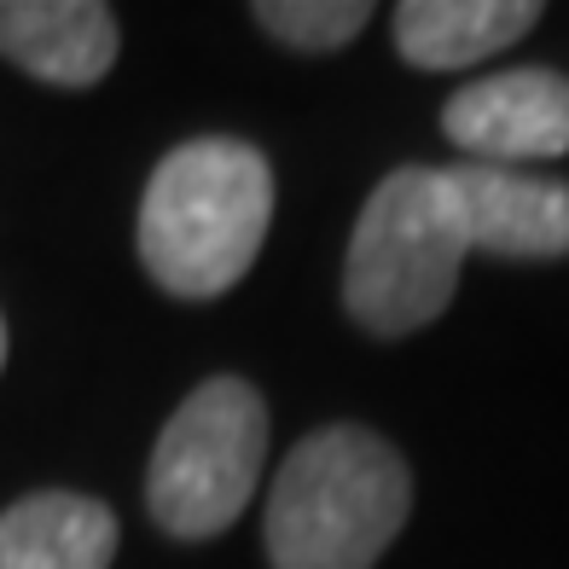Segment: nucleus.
Segmentation results:
<instances>
[{
  "instance_id": "nucleus-9",
  "label": "nucleus",
  "mask_w": 569,
  "mask_h": 569,
  "mask_svg": "<svg viewBox=\"0 0 569 569\" xmlns=\"http://www.w3.org/2000/svg\"><path fill=\"white\" fill-rule=\"evenodd\" d=\"M535 23V0H407L396 7V53L419 70H465L523 41Z\"/></svg>"
},
{
  "instance_id": "nucleus-7",
  "label": "nucleus",
  "mask_w": 569,
  "mask_h": 569,
  "mask_svg": "<svg viewBox=\"0 0 569 569\" xmlns=\"http://www.w3.org/2000/svg\"><path fill=\"white\" fill-rule=\"evenodd\" d=\"M117 18L99 0H0V59L36 82L93 88L117 59Z\"/></svg>"
},
{
  "instance_id": "nucleus-4",
  "label": "nucleus",
  "mask_w": 569,
  "mask_h": 569,
  "mask_svg": "<svg viewBox=\"0 0 569 569\" xmlns=\"http://www.w3.org/2000/svg\"><path fill=\"white\" fill-rule=\"evenodd\" d=\"M268 459V407L244 378H203L174 407L151 448L146 506L158 529L174 540H210L227 523H239L262 482Z\"/></svg>"
},
{
  "instance_id": "nucleus-11",
  "label": "nucleus",
  "mask_w": 569,
  "mask_h": 569,
  "mask_svg": "<svg viewBox=\"0 0 569 569\" xmlns=\"http://www.w3.org/2000/svg\"><path fill=\"white\" fill-rule=\"evenodd\" d=\"M0 367H7V326H0Z\"/></svg>"
},
{
  "instance_id": "nucleus-2",
  "label": "nucleus",
  "mask_w": 569,
  "mask_h": 569,
  "mask_svg": "<svg viewBox=\"0 0 569 569\" xmlns=\"http://www.w3.org/2000/svg\"><path fill=\"white\" fill-rule=\"evenodd\" d=\"M412 511V477L383 436L326 425L284 453L268 495L273 569H372Z\"/></svg>"
},
{
  "instance_id": "nucleus-8",
  "label": "nucleus",
  "mask_w": 569,
  "mask_h": 569,
  "mask_svg": "<svg viewBox=\"0 0 569 569\" xmlns=\"http://www.w3.org/2000/svg\"><path fill=\"white\" fill-rule=\"evenodd\" d=\"M117 517L106 500L47 488L0 511V569H111Z\"/></svg>"
},
{
  "instance_id": "nucleus-5",
  "label": "nucleus",
  "mask_w": 569,
  "mask_h": 569,
  "mask_svg": "<svg viewBox=\"0 0 569 569\" xmlns=\"http://www.w3.org/2000/svg\"><path fill=\"white\" fill-rule=\"evenodd\" d=\"M442 134L495 169L529 163V158H563L569 76L529 64V70H500V76H482V82H465L442 111Z\"/></svg>"
},
{
  "instance_id": "nucleus-10",
  "label": "nucleus",
  "mask_w": 569,
  "mask_h": 569,
  "mask_svg": "<svg viewBox=\"0 0 569 569\" xmlns=\"http://www.w3.org/2000/svg\"><path fill=\"white\" fill-rule=\"evenodd\" d=\"M250 18L284 47L302 53H338L372 23L367 0H256Z\"/></svg>"
},
{
  "instance_id": "nucleus-3",
  "label": "nucleus",
  "mask_w": 569,
  "mask_h": 569,
  "mask_svg": "<svg viewBox=\"0 0 569 569\" xmlns=\"http://www.w3.org/2000/svg\"><path fill=\"white\" fill-rule=\"evenodd\" d=\"M471 256L448 169L407 163L372 187L343 256V308L372 338H407L442 320Z\"/></svg>"
},
{
  "instance_id": "nucleus-6",
  "label": "nucleus",
  "mask_w": 569,
  "mask_h": 569,
  "mask_svg": "<svg viewBox=\"0 0 569 569\" xmlns=\"http://www.w3.org/2000/svg\"><path fill=\"white\" fill-rule=\"evenodd\" d=\"M448 187L471 250L506 256V262L569 256V180L495 169V163H453Z\"/></svg>"
},
{
  "instance_id": "nucleus-1",
  "label": "nucleus",
  "mask_w": 569,
  "mask_h": 569,
  "mask_svg": "<svg viewBox=\"0 0 569 569\" xmlns=\"http://www.w3.org/2000/svg\"><path fill=\"white\" fill-rule=\"evenodd\" d=\"M273 221V169L256 146L203 134L151 169L140 198V262L169 297L210 302L232 291Z\"/></svg>"
}]
</instances>
